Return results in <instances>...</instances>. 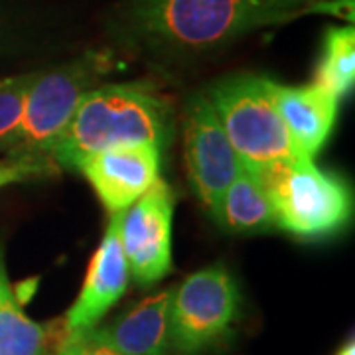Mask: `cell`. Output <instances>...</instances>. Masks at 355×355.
Listing matches in <instances>:
<instances>
[{"label": "cell", "mask_w": 355, "mask_h": 355, "mask_svg": "<svg viewBox=\"0 0 355 355\" xmlns=\"http://www.w3.org/2000/svg\"><path fill=\"white\" fill-rule=\"evenodd\" d=\"M320 0H123L109 30L121 46L166 58L190 60L221 51L270 26L316 14Z\"/></svg>", "instance_id": "1"}, {"label": "cell", "mask_w": 355, "mask_h": 355, "mask_svg": "<svg viewBox=\"0 0 355 355\" xmlns=\"http://www.w3.org/2000/svg\"><path fill=\"white\" fill-rule=\"evenodd\" d=\"M170 137V105L142 83L93 87L51 142L48 158L64 168L89 154L123 144L162 148Z\"/></svg>", "instance_id": "2"}, {"label": "cell", "mask_w": 355, "mask_h": 355, "mask_svg": "<svg viewBox=\"0 0 355 355\" xmlns=\"http://www.w3.org/2000/svg\"><path fill=\"white\" fill-rule=\"evenodd\" d=\"M111 67L113 58L109 51L91 50L53 69L38 71L26 95L22 123L8 150L10 160L50 166L51 142L67 125L83 95Z\"/></svg>", "instance_id": "3"}, {"label": "cell", "mask_w": 355, "mask_h": 355, "mask_svg": "<svg viewBox=\"0 0 355 355\" xmlns=\"http://www.w3.org/2000/svg\"><path fill=\"white\" fill-rule=\"evenodd\" d=\"M207 97L245 166L314 162L294 142L272 101L266 77L241 73L217 81Z\"/></svg>", "instance_id": "4"}, {"label": "cell", "mask_w": 355, "mask_h": 355, "mask_svg": "<svg viewBox=\"0 0 355 355\" xmlns=\"http://www.w3.org/2000/svg\"><path fill=\"white\" fill-rule=\"evenodd\" d=\"M247 168L265 188L277 227L296 237L331 235L352 217V193L345 182L322 172L314 162H270Z\"/></svg>", "instance_id": "5"}, {"label": "cell", "mask_w": 355, "mask_h": 355, "mask_svg": "<svg viewBox=\"0 0 355 355\" xmlns=\"http://www.w3.org/2000/svg\"><path fill=\"white\" fill-rule=\"evenodd\" d=\"M239 316V291L223 265L190 275L170 296V345L180 355H202L221 345Z\"/></svg>", "instance_id": "6"}, {"label": "cell", "mask_w": 355, "mask_h": 355, "mask_svg": "<svg viewBox=\"0 0 355 355\" xmlns=\"http://www.w3.org/2000/svg\"><path fill=\"white\" fill-rule=\"evenodd\" d=\"M174 205V191L158 178L121 216L119 237L128 272L139 286H153L172 272Z\"/></svg>", "instance_id": "7"}, {"label": "cell", "mask_w": 355, "mask_h": 355, "mask_svg": "<svg viewBox=\"0 0 355 355\" xmlns=\"http://www.w3.org/2000/svg\"><path fill=\"white\" fill-rule=\"evenodd\" d=\"M184 162L191 190L207 211L243 170V160L227 139L205 91L196 93L186 105Z\"/></svg>", "instance_id": "8"}, {"label": "cell", "mask_w": 355, "mask_h": 355, "mask_svg": "<svg viewBox=\"0 0 355 355\" xmlns=\"http://www.w3.org/2000/svg\"><path fill=\"white\" fill-rule=\"evenodd\" d=\"M162 148L154 144H123L81 158L76 164L105 209L113 216L128 209L160 178Z\"/></svg>", "instance_id": "9"}, {"label": "cell", "mask_w": 355, "mask_h": 355, "mask_svg": "<svg viewBox=\"0 0 355 355\" xmlns=\"http://www.w3.org/2000/svg\"><path fill=\"white\" fill-rule=\"evenodd\" d=\"M121 216L123 211L109 219L101 243L91 257L79 296L65 314L64 326L69 338H79L97 328L101 318L127 292L130 272L119 237Z\"/></svg>", "instance_id": "10"}, {"label": "cell", "mask_w": 355, "mask_h": 355, "mask_svg": "<svg viewBox=\"0 0 355 355\" xmlns=\"http://www.w3.org/2000/svg\"><path fill=\"white\" fill-rule=\"evenodd\" d=\"M266 87L294 142L314 158L330 139L340 99L316 83L282 85L266 77Z\"/></svg>", "instance_id": "11"}, {"label": "cell", "mask_w": 355, "mask_h": 355, "mask_svg": "<svg viewBox=\"0 0 355 355\" xmlns=\"http://www.w3.org/2000/svg\"><path fill=\"white\" fill-rule=\"evenodd\" d=\"M172 288L154 292L113 324L87 331L123 355H166L170 347Z\"/></svg>", "instance_id": "12"}, {"label": "cell", "mask_w": 355, "mask_h": 355, "mask_svg": "<svg viewBox=\"0 0 355 355\" xmlns=\"http://www.w3.org/2000/svg\"><path fill=\"white\" fill-rule=\"evenodd\" d=\"M209 216L216 219L219 227L237 235L263 233L277 227L265 188L245 164L235 180L217 196L209 207Z\"/></svg>", "instance_id": "13"}, {"label": "cell", "mask_w": 355, "mask_h": 355, "mask_svg": "<svg viewBox=\"0 0 355 355\" xmlns=\"http://www.w3.org/2000/svg\"><path fill=\"white\" fill-rule=\"evenodd\" d=\"M46 354V328L24 314L0 251V355Z\"/></svg>", "instance_id": "14"}, {"label": "cell", "mask_w": 355, "mask_h": 355, "mask_svg": "<svg viewBox=\"0 0 355 355\" xmlns=\"http://www.w3.org/2000/svg\"><path fill=\"white\" fill-rule=\"evenodd\" d=\"M314 83L330 91L338 99L349 93L355 83V28L331 26L324 34L322 58L318 62Z\"/></svg>", "instance_id": "15"}, {"label": "cell", "mask_w": 355, "mask_h": 355, "mask_svg": "<svg viewBox=\"0 0 355 355\" xmlns=\"http://www.w3.org/2000/svg\"><path fill=\"white\" fill-rule=\"evenodd\" d=\"M38 71L0 79V153L10 150L14 137L22 123L28 89Z\"/></svg>", "instance_id": "16"}, {"label": "cell", "mask_w": 355, "mask_h": 355, "mask_svg": "<svg viewBox=\"0 0 355 355\" xmlns=\"http://www.w3.org/2000/svg\"><path fill=\"white\" fill-rule=\"evenodd\" d=\"M32 30L24 6L16 0H0V50L18 44Z\"/></svg>", "instance_id": "17"}, {"label": "cell", "mask_w": 355, "mask_h": 355, "mask_svg": "<svg viewBox=\"0 0 355 355\" xmlns=\"http://www.w3.org/2000/svg\"><path fill=\"white\" fill-rule=\"evenodd\" d=\"M53 355H123L107 343L95 340L93 336L83 334L79 338H69Z\"/></svg>", "instance_id": "18"}, {"label": "cell", "mask_w": 355, "mask_h": 355, "mask_svg": "<svg viewBox=\"0 0 355 355\" xmlns=\"http://www.w3.org/2000/svg\"><path fill=\"white\" fill-rule=\"evenodd\" d=\"M44 170H46V166L36 164V162H24V160H10L6 164H0V190L10 184H16V182L28 180L30 176L42 174Z\"/></svg>", "instance_id": "19"}, {"label": "cell", "mask_w": 355, "mask_h": 355, "mask_svg": "<svg viewBox=\"0 0 355 355\" xmlns=\"http://www.w3.org/2000/svg\"><path fill=\"white\" fill-rule=\"evenodd\" d=\"M336 355H355V343L354 340H349L347 343H343V347Z\"/></svg>", "instance_id": "20"}]
</instances>
